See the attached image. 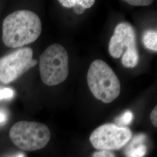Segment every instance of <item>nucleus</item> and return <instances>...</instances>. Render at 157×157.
Here are the masks:
<instances>
[{"instance_id": "f3484780", "label": "nucleus", "mask_w": 157, "mask_h": 157, "mask_svg": "<svg viewBox=\"0 0 157 157\" xmlns=\"http://www.w3.org/2000/svg\"><path fill=\"white\" fill-rule=\"evenodd\" d=\"M16 157H24V155L23 154H18Z\"/></svg>"}, {"instance_id": "ddd939ff", "label": "nucleus", "mask_w": 157, "mask_h": 157, "mask_svg": "<svg viewBox=\"0 0 157 157\" xmlns=\"http://www.w3.org/2000/svg\"><path fill=\"white\" fill-rule=\"evenodd\" d=\"M124 2L131 6H147L150 5L153 1L148 0H126Z\"/></svg>"}, {"instance_id": "f257e3e1", "label": "nucleus", "mask_w": 157, "mask_h": 157, "mask_svg": "<svg viewBox=\"0 0 157 157\" xmlns=\"http://www.w3.org/2000/svg\"><path fill=\"white\" fill-rule=\"evenodd\" d=\"M39 17L28 10L13 12L4 19L2 23V41L10 48H21L33 43L41 33Z\"/></svg>"}, {"instance_id": "f8f14e48", "label": "nucleus", "mask_w": 157, "mask_h": 157, "mask_svg": "<svg viewBox=\"0 0 157 157\" xmlns=\"http://www.w3.org/2000/svg\"><path fill=\"white\" fill-rule=\"evenodd\" d=\"M14 91L10 88L0 89V100L10 99L13 97Z\"/></svg>"}, {"instance_id": "7ed1b4c3", "label": "nucleus", "mask_w": 157, "mask_h": 157, "mask_svg": "<svg viewBox=\"0 0 157 157\" xmlns=\"http://www.w3.org/2000/svg\"><path fill=\"white\" fill-rule=\"evenodd\" d=\"M40 73L44 84L54 86L63 82L69 73V58L66 49L59 44L50 45L41 55Z\"/></svg>"}, {"instance_id": "4468645a", "label": "nucleus", "mask_w": 157, "mask_h": 157, "mask_svg": "<svg viewBox=\"0 0 157 157\" xmlns=\"http://www.w3.org/2000/svg\"><path fill=\"white\" fill-rule=\"evenodd\" d=\"M93 157H116L115 155L110 151L99 150L93 153Z\"/></svg>"}, {"instance_id": "2eb2a0df", "label": "nucleus", "mask_w": 157, "mask_h": 157, "mask_svg": "<svg viewBox=\"0 0 157 157\" xmlns=\"http://www.w3.org/2000/svg\"><path fill=\"white\" fill-rule=\"evenodd\" d=\"M150 119L154 126L157 127V106H155L151 112Z\"/></svg>"}, {"instance_id": "9d476101", "label": "nucleus", "mask_w": 157, "mask_h": 157, "mask_svg": "<svg viewBox=\"0 0 157 157\" xmlns=\"http://www.w3.org/2000/svg\"><path fill=\"white\" fill-rule=\"evenodd\" d=\"M143 43L147 48L157 51V32L154 30H147L143 36Z\"/></svg>"}, {"instance_id": "39448f33", "label": "nucleus", "mask_w": 157, "mask_h": 157, "mask_svg": "<svg viewBox=\"0 0 157 157\" xmlns=\"http://www.w3.org/2000/svg\"><path fill=\"white\" fill-rule=\"evenodd\" d=\"M108 50L114 58L122 56V63L124 67L133 68L139 61V54L136 47V34L133 26L127 22L119 23L110 40Z\"/></svg>"}, {"instance_id": "20e7f679", "label": "nucleus", "mask_w": 157, "mask_h": 157, "mask_svg": "<svg viewBox=\"0 0 157 157\" xmlns=\"http://www.w3.org/2000/svg\"><path fill=\"white\" fill-rule=\"evenodd\" d=\"M10 137L15 146L26 151H33L44 148L51 139L49 128L44 124L19 121L10 129Z\"/></svg>"}, {"instance_id": "0eeeda50", "label": "nucleus", "mask_w": 157, "mask_h": 157, "mask_svg": "<svg viewBox=\"0 0 157 157\" xmlns=\"http://www.w3.org/2000/svg\"><path fill=\"white\" fill-rule=\"evenodd\" d=\"M132 137L128 128H120L115 124H104L90 135L91 144L98 150H118L125 146Z\"/></svg>"}, {"instance_id": "1a4fd4ad", "label": "nucleus", "mask_w": 157, "mask_h": 157, "mask_svg": "<svg viewBox=\"0 0 157 157\" xmlns=\"http://www.w3.org/2000/svg\"><path fill=\"white\" fill-rule=\"evenodd\" d=\"M147 147L136 141L131 140L126 149L127 157H143L146 155Z\"/></svg>"}, {"instance_id": "6e6552de", "label": "nucleus", "mask_w": 157, "mask_h": 157, "mask_svg": "<svg viewBox=\"0 0 157 157\" xmlns=\"http://www.w3.org/2000/svg\"><path fill=\"white\" fill-rule=\"evenodd\" d=\"M58 2L65 8H72L78 15L83 13L86 9L90 8L95 3L94 0H59Z\"/></svg>"}, {"instance_id": "f03ea898", "label": "nucleus", "mask_w": 157, "mask_h": 157, "mask_svg": "<svg viewBox=\"0 0 157 157\" xmlns=\"http://www.w3.org/2000/svg\"><path fill=\"white\" fill-rule=\"evenodd\" d=\"M87 83L95 98L108 104L115 100L121 93V83L116 74L106 62L96 59L88 71Z\"/></svg>"}, {"instance_id": "423d86ee", "label": "nucleus", "mask_w": 157, "mask_h": 157, "mask_svg": "<svg viewBox=\"0 0 157 157\" xmlns=\"http://www.w3.org/2000/svg\"><path fill=\"white\" fill-rule=\"evenodd\" d=\"M31 48L18 49L0 59V82L9 84L37 64Z\"/></svg>"}, {"instance_id": "dca6fc26", "label": "nucleus", "mask_w": 157, "mask_h": 157, "mask_svg": "<svg viewBox=\"0 0 157 157\" xmlns=\"http://www.w3.org/2000/svg\"><path fill=\"white\" fill-rule=\"evenodd\" d=\"M6 120V115L4 112L0 110V124L4 123Z\"/></svg>"}, {"instance_id": "9b49d317", "label": "nucleus", "mask_w": 157, "mask_h": 157, "mask_svg": "<svg viewBox=\"0 0 157 157\" xmlns=\"http://www.w3.org/2000/svg\"><path fill=\"white\" fill-rule=\"evenodd\" d=\"M133 118V113L130 111H126L120 117L115 119V124L120 128H124L125 126L132 122Z\"/></svg>"}]
</instances>
